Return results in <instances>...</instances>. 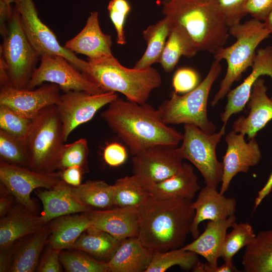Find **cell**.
Segmentation results:
<instances>
[{
  "label": "cell",
  "mask_w": 272,
  "mask_h": 272,
  "mask_svg": "<svg viewBox=\"0 0 272 272\" xmlns=\"http://www.w3.org/2000/svg\"><path fill=\"white\" fill-rule=\"evenodd\" d=\"M101 117L134 156L158 145L177 147L183 134L165 124L158 109L118 97L108 104Z\"/></svg>",
  "instance_id": "obj_1"
},
{
  "label": "cell",
  "mask_w": 272,
  "mask_h": 272,
  "mask_svg": "<svg viewBox=\"0 0 272 272\" xmlns=\"http://www.w3.org/2000/svg\"><path fill=\"white\" fill-rule=\"evenodd\" d=\"M191 200L159 199L149 196L139 209L138 237L154 252H163L184 246L190 233L195 211Z\"/></svg>",
  "instance_id": "obj_2"
},
{
  "label": "cell",
  "mask_w": 272,
  "mask_h": 272,
  "mask_svg": "<svg viewBox=\"0 0 272 272\" xmlns=\"http://www.w3.org/2000/svg\"><path fill=\"white\" fill-rule=\"evenodd\" d=\"M162 5L164 16L186 35L197 52L214 54L226 44L229 26L211 0H170Z\"/></svg>",
  "instance_id": "obj_3"
},
{
  "label": "cell",
  "mask_w": 272,
  "mask_h": 272,
  "mask_svg": "<svg viewBox=\"0 0 272 272\" xmlns=\"http://www.w3.org/2000/svg\"><path fill=\"white\" fill-rule=\"evenodd\" d=\"M87 61L86 68L81 72L88 80L104 92L120 93L126 100L140 104L146 103L152 91L162 84L160 74L152 66L142 70L127 68L113 55L88 59Z\"/></svg>",
  "instance_id": "obj_4"
},
{
  "label": "cell",
  "mask_w": 272,
  "mask_h": 272,
  "mask_svg": "<svg viewBox=\"0 0 272 272\" xmlns=\"http://www.w3.org/2000/svg\"><path fill=\"white\" fill-rule=\"evenodd\" d=\"M229 32L236 38L235 42L228 47L219 48L213 54L215 59L226 60L227 69L220 88L211 102L213 106L224 98L233 84L251 67L256 48L270 34L262 21L253 18L231 26Z\"/></svg>",
  "instance_id": "obj_5"
},
{
  "label": "cell",
  "mask_w": 272,
  "mask_h": 272,
  "mask_svg": "<svg viewBox=\"0 0 272 272\" xmlns=\"http://www.w3.org/2000/svg\"><path fill=\"white\" fill-rule=\"evenodd\" d=\"M222 70L220 61L215 59L204 79L192 91L180 95L174 91L157 108L163 122L168 124L194 125L208 133L216 132V126L208 117L210 93Z\"/></svg>",
  "instance_id": "obj_6"
},
{
  "label": "cell",
  "mask_w": 272,
  "mask_h": 272,
  "mask_svg": "<svg viewBox=\"0 0 272 272\" xmlns=\"http://www.w3.org/2000/svg\"><path fill=\"white\" fill-rule=\"evenodd\" d=\"M0 32L3 38L0 65L5 70L12 86L27 89L40 56L28 40L14 6Z\"/></svg>",
  "instance_id": "obj_7"
},
{
  "label": "cell",
  "mask_w": 272,
  "mask_h": 272,
  "mask_svg": "<svg viewBox=\"0 0 272 272\" xmlns=\"http://www.w3.org/2000/svg\"><path fill=\"white\" fill-rule=\"evenodd\" d=\"M26 142L30 169L47 173L57 170L64 141L56 105L45 107L33 119Z\"/></svg>",
  "instance_id": "obj_8"
},
{
  "label": "cell",
  "mask_w": 272,
  "mask_h": 272,
  "mask_svg": "<svg viewBox=\"0 0 272 272\" xmlns=\"http://www.w3.org/2000/svg\"><path fill=\"white\" fill-rule=\"evenodd\" d=\"M226 125H223L218 132L208 133L199 127L186 124L182 144L178 148L183 158L191 162L202 175L207 185L217 188L221 183L223 164L216 155V148L225 135Z\"/></svg>",
  "instance_id": "obj_9"
},
{
  "label": "cell",
  "mask_w": 272,
  "mask_h": 272,
  "mask_svg": "<svg viewBox=\"0 0 272 272\" xmlns=\"http://www.w3.org/2000/svg\"><path fill=\"white\" fill-rule=\"evenodd\" d=\"M21 16L25 34L40 56L59 55L64 57L80 72L84 70L88 61L61 46L55 34L40 20L33 0H12Z\"/></svg>",
  "instance_id": "obj_10"
},
{
  "label": "cell",
  "mask_w": 272,
  "mask_h": 272,
  "mask_svg": "<svg viewBox=\"0 0 272 272\" xmlns=\"http://www.w3.org/2000/svg\"><path fill=\"white\" fill-rule=\"evenodd\" d=\"M40 58V64L27 89H34L46 82L57 85L63 93L72 91H85L92 94L105 92L64 57L43 55Z\"/></svg>",
  "instance_id": "obj_11"
},
{
  "label": "cell",
  "mask_w": 272,
  "mask_h": 272,
  "mask_svg": "<svg viewBox=\"0 0 272 272\" xmlns=\"http://www.w3.org/2000/svg\"><path fill=\"white\" fill-rule=\"evenodd\" d=\"M183 160L177 147L155 145L133 156L132 171L148 191L152 185L176 174Z\"/></svg>",
  "instance_id": "obj_12"
},
{
  "label": "cell",
  "mask_w": 272,
  "mask_h": 272,
  "mask_svg": "<svg viewBox=\"0 0 272 272\" xmlns=\"http://www.w3.org/2000/svg\"><path fill=\"white\" fill-rule=\"evenodd\" d=\"M117 97L113 92L92 94L72 91L61 94L56 106L62 123L64 142L75 129L91 120L99 109Z\"/></svg>",
  "instance_id": "obj_13"
},
{
  "label": "cell",
  "mask_w": 272,
  "mask_h": 272,
  "mask_svg": "<svg viewBox=\"0 0 272 272\" xmlns=\"http://www.w3.org/2000/svg\"><path fill=\"white\" fill-rule=\"evenodd\" d=\"M61 171L53 172H36L26 167L1 160L0 180L15 199L32 213L36 211L31 198L32 192L38 188L51 189L61 180Z\"/></svg>",
  "instance_id": "obj_14"
},
{
  "label": "cell",
  "mask_w": 272,
  "mask_h": 272,
  "mask_svg": "<svg viewBox=\"0 0 272 272\" xmlns=\"http://www.w3.org/2000/svg\"><path fill=\"white\" fill-rule=\"evenodd\" d=\"M235 215L227 219L208 221L203 233L191 243L182 248L201 255L207 263L198 261L192 269L195 272H230L231 266L224 262L218 265V259L221 257L223 247L228 229L236 222Z\"/></svg>",
  "instance_id": "obj_15"
},
{
  "label": "cell",
  "mask_w": 272,
  "mask_h": 272,
  "mask_svg": "<svg viewBox=\"0 0 272 272\" xmlns=\"http://www.w3.org/2000/svg\"><path fill=\"white\" fill-rule=\"evenodd\" d=\"M245 134L232 130L225 137L227 148L223 157V174L220 192L224 194L232 179L239 173H247L250 167L257 165L262 158L255 138L245 140Z\"/></svg>",
  "instance_id": "obj_16"
},
{
  "label": "cell",
  "mask_w": 272,
  "mask_h": 272,
  "mask_svg": "<svg viewBox=\"0 0 272 272\" xmlns=\"http://www.w3.org/2000/svg\"><path fill=\"white\" fill-rule=\"evenodd\" d=\"M47 223L41 216L13 208L0 220V271H9L14 245L20 239L36 232Z\"/></svg>",
  "instance_id": "obj_17"
},
{
  "label": "cell",
  "mask_w": 272,
  "mask_h": 272,
  "mask_svg": "<svg viewBox=\"0 0 272 272\" xmlns=\"http://www.w3.org/2000/svg\"><path fill=\"white\" fill-rule=\"evenodd\" d=\"M60 90L53 83L43 84L32 90L18 89L11 85L1 86L0 105L8 106L33 119L45 107L57 103Z\"/></svg>",
  "instance_id": "obj_18"
},
{
  "label": "cell",
  "mask_w": 272,
  "mask_h": 272,
  "mask_svg": "<svg viewBox=\"0 0 272 272\" xmlns=\"http://www.w3.org/2000/svg\"><path fill=\"white\" fill-rule=\"evenodd\" d=\"M263 75L270 77L272 80L271 46L257 50L249 75L241 84L227 93V103L220 115L223 124H227L232 115L243 110L250 97L253 83ZM270 98L272 100V95Z\"/></svg>",
  "instance_id": "obj_19"
},
{
  "label": "cell",
  "mask_w": 272,
  "mask_h": 272,
  "mask_svg": "<svg viewBox=\"0 0 272 272\" xmlns=\"http://www.w3.org/2000/svg\"><path fill=\"white\" fill-rule=\"evenodd\" d=\"M247 104L248 115L239 117L232 128L237 132L247 134L251 139L272 120V100L267 95V87L261 78L253 83Z\"/></svg>",
  "instance_id": "obj_20"
},
{
  "label": "cell",
  "mask_w": 272,
  "mask_h": 272,
  "mask_svg": "<svg viewBox=\"0 0 272 272\" xmlns=\"http://www.w3.org/2000/svg\"><path fill=\"white\" fill-rule=\"evenodd\" d=\"M92 225L105 231L120 241L138 236L139 230V209L117 207L89 212Z\"/></svg>",
  "instance_id": "obj_21"
},
{
  "label": "cell",
  "mask_w": 272,
  "mask_h": 272,
  "mask_svg": "<svg viewBox=\"0 0 272 272\" xmlns=\"http://www.w3.org/2000/svg\"><path fill=\"white\" fill-rule=\"evenodd\" d=\"M191 206L195 216L190 233L195 239L199 235L198 226L201 222L223 220L234 215L237 203L234 198L226 197L218 192L216 187L206 185Z\"/></svg>",
  "instance_id": "obj_22"
},
{
  "label": "cell",
  "mask_w": 272,
  "mask_h": 272,
  "mask_svg": "<svg viewBox=\"0 0 272 272\" xmlns=\"http://www.w3.org/2000/svg\"><path fill=\"white\" fill-rule=\"evenodd\" d=\"M37 195L43 207L41 217L46 223L61 216L93 210L77 197L73 186L62 179L52 188L40 191Z\"/></svg>",
  "instance_id": "obj_23"
},
{
  "label": "cell",
  "mask_w": 272,
  "mask_h": 272,
  "mask_svg": "<svg viewBox=\"0 0 272 272\" xmlns=\"http://www.w3.org/2000/svg\"><path fill=\"white\" fill-rule=\"evenodd\" d=\"M64 46L74 53L86 55L88 59L113 55L111 37L102 31L97 11L91 13L84 28Z\"/></svg>",
  "instance_id": "obj_24"
},
{
  "label": "cell",
  "mask_w": 272,
  "mask_h": 272,
  "mask_svg": "<svg viewBox=\"0 0 272 272\" xmlns=\"http://www.w3.org/2000/svg\"><path fill=\"white\" fill-rule=\"evenodd\" d=\"M154 251L146 246L138 236L122 240L107 262L109 271L145 272Z\"/></svg>",
  "instance_id": "obj_25"
},
{
  "label": "cell",
  "mask_w": 272,
  "mask_h": 272,
  "mask_svg": "<svg viewBox=\"0 0 272 272\" xmlns=\"http://www.w3.org/2000/svg\"><path fill=\"white\" fill-rule=\"evenodd\" d=\"M199 189L198 178L192 166L183 162L176 174L152 185L148 191L150 196L159 199L191 200Z\"/></svg>",
  "instance_id": "obj_26"
},
{
  "label": "cell",
  "mask_w": 272,
  "mask_h": 272,
  "mask_svg": "<svg viewBox=\"0 0 272 272\" xmlns=\"http://www.w3.org/2000/svg\"><path fill=\"white\" fill-rule=\"evenodd\" d=\"M47 223L29 235L25 241L15 248L9 271L32 272L36 270L43 248L50 234V225Z\"/></svg>",
  "instance_id": "obj_27"
},
{
  "label": "cell",
  "mask_w": 272,
  "mask_h": 272,
  "mask_svg": "<svg viewBox=\"0 0 272 272\" xmlns=\"http://www.w3.org/2000/svg\"><path fill=\"white\" fill-rule=\"evenodd\" d=\"M50 225L49 244L61 250L72 249L81 235L92 226L89 212L58 217Z\"/></svg>",
  "instance_id": "obj_28"
},
{
  "label": "cell",
  "mask_w": 272,
  "mask_h": 272,
  "mask_svg": "<svg viewBox=\"0 0 272 272\" xmlns=\"http://www.w3.org/2000/svg\"><path fill=\"white\" fill-rule=\"evenodd\" d=\"M241 263L245 272H272V228L256 234L246 247Z\"/></svg>",
  "instance_id": "obj_29"
},
{
  "label": "cell",
  "mask_w": 272,
  "mask_h": 272,
  "mask_svg": "<svg viewBox=\"0 0 272 272\" xmlns=\"http://www.w3.org/2000/svg\"><path fill=\"white\" fill-rule=\"evenodd\" d=\"M170 29V21L164 16L157 23L148 26L143 31V35L146 41L147 48L133 68L145 69L159 62Z\"/></svg>",
  "instance_id": "obj_30"
},
{
  "label": "cell",
  "mask_w": 272,
  "mask_h": 272,
  "mask_svg": "<svg viewBox=\"0 0 272 272\" xmlns=\"http://www.w3.org/2000/svg\"><path fill=\"white\" fill-rule=\"evenodd\" d=\"M197 52L186 35L180 29L171 24V29L159 62L165 72L170 73L181 56L191 57Z\"/></svg>",
  "instance_id": "obj_31"
},
{
  "label": "cell",
  "mask_w": 272,
  "mask_h": 272,
  "mask_svg": "<svg viewBox=\"0 0 272 272\" xmlns=\"http://www.w3.org/2000/svg\"><path fill=\"white\" fill-rule=\"evenodd\" d=\"M121 242L108 233L92 226L81 235L72 249L100 258L111 257Z\"/></svg>",
  "instance_id": "obj_32"
},
{
  "label": "cell",
  "mask_w": 272,
  "mask_h": 272,
  "mask_svg": "<svg viewBox=\"0 0 272 272\" xmlns=\"http://www.w3.org/2000/svg\"><path fill=\"white\" fill-rule=\"evenodd\" d=\"M73 190L82 202L92 209L104 210L114 206L112 185L104 181L88 180L73 186Z\"/></svg>",
  "instance_id": "obj_33"
},
{
  "label": "cell",
  "mask_w": 272,
  "mask_h": 272,
  "mask_svg": "<svg viewBox=\"0 0 272 272\" xmlns=\"http://www.w3.org/2000/svg\"><path fill=\"white\" fill-rule=\"evenodd\" d=\"M114 206L140 208L146 202L149 194L133 175L116 180L112 185Z\"/></svg>",
  "instance_id": "obj_34"
},
{
  "label": "cell",
  "mask_w": 272,
  "mask_h": 272,
  "mask_svg": "<svg viewBox=\"0 0 272 272\" xmlns=\"http://www.w3.org/2000/svg\"><path fill=\"white\" fill-rule=\"evenodd\" d=\"M198 254L182 247L163 252H154L145 272H164L173 266L192 269L198 261Z\"/></svg>",
  "instance_id": "obj_35"
},
{
  "label": "cell",
  "mask_w": 272,
  "mask_h": 272,
  "mask_svg": "<svg viewBox=\"0 0 272 272\" xmlns=\"http://www.w3.org/2000/svg\"><path fill=\"white\" fill-rule=\"evenodd\" d=\"M0 157L1 161L29 167L30 159L26 139L16 137L0 129Z\"/></svg>",
  "instance_id": "obj_36"
},
{
  "label": "cell",
  "mask_w": 272,
  "mask_h": 272,
  "mask_svg": "<svg viewBox=\"0 0 272 272\" xmlns=\"http://www.w3.org/2000/svg\"><path fill=\"white\" fill-rule=\"evenodd\" d=\"M232 228L225 237L221 256L224 262L228 263H232L234 256L248 245L256 235L252 226L248 223H237L236 221Z\"/></svg>",
  "instance_id": "obj_37"
},
{
  "label": "cell",
  "mask_w": 272,
  "mask_h": 272,
  "mask_svg": "<svg viewBox=\"0 0 272 272\" xmlns=\"http://www.w3.org/2000/svg\"><path fill=\"white\" fill-rule=\"evenodd\" d=\"M89 148L87 140L81 138L62 148L57 165V170H63L73 166L81 167L84 172L88 170Z\"/></svg>",
  "instance_id": "obj_38"
},
{
  "label": "cell",
  "mask_w": 272,
  "mask_h": 272,
  "mask_svg": "<svg viewBox=\"0 0 272 272\" xmlns=\"http://www.w3.org/2000/svg\"><path fill=\"white\" fill-rule=\"evenodd\" d=\"M59 259L65 271L68 272L109 271L107 262L77 252L61 251Z\"/></svg>",
  "instance_id": "obj_39"
},
{
  "label": "cell",
  "mask_w": 272,
  "mask_h": 272,
  "mask_svg": "<svg viewBox=\"0 0 272 272\" xmlns=\"http://www.w3.org/2000/svg\"><path fill=\"white\" fill-rule=\"evenodd\" d=\"M33 119L27 118L11 108L0 105V129L17 137L26 139Z\"/></svg>",
  "instance_id": "obj_40"
},
{
  "label": "cell",
  "mask_w": 272,
  "mask_h": 272,
  "mask_svg": "<svg viewBox=\"0 0 272 272\" xmlns=\"http://www.w3.org/2000/svg\"><path fill=\"white\" fill-rule=\"evenodd\" d=\"M107 10L110 19L116 32V43L119 45L126 43L124 24L131 7L127 0H110Z\"/></svg>",
  "instance_id": "obj_41"
},
{
  "label": "cell",
  "mask_w": 272,
  "mask_h": 272,
  "mask_svg": "<svg viewBox=\"0 0 272 272\" xmlns=\"http://www.w3.org/2000/svg\"><path fill=\"white\" fill-rule=\"evenodd\" d=\"M223 14L229 28L246 16L244 8L248 0H211Z\"/></svg>",
  "instance_id": "obj_42"
},
{
  "label": "cell",
  "mask_w": 272,
  "mask_h": 272,
  "mask_svg": "<svg viewBox=\"0 0 272 272\" xmlns=\"http://www.w3.org/2000/svg\"><path fill=\"white\" fill-rule=\"evenodd\" d=\"M200 83L197 73L189 67L178 69L174 74L172 86L178 94L187 93L195 88Z\"/></svg>",
  "instance_id": "obj_43"
},
{
  "label": "cell",
  "mask_w": 272,
  "mask_h": 272,
  "mask_svg": "<svg viewBox=\"0 0 272 272\" xmlns=\"http://www.w3.org/2000/svg\"><path fill=\"white\" fill-rule=\"evenodd\" d=\"M61 250L49 245L39 262L36 271L38 272L61 271L59 255Z\"/></svg>",
  "instance_id": "obj_44"
},
{
  "label": "cell",
  "mask_w": 272,
  "mask_h": 272,
  "mask_svg": "<svg viewBox=\"0 0 272 272\" xmlns=\"http://www.w3.org/2000/svg\"><path fill=\"white\" fill-rule=\"evenodd\" d=\"M272 10V0H248L243 11L253 18L263 21Z\"/></svg>",
  "instance_id": "obj_45"
},
{
  "label": "cell",
  "mask_w": 272,
  "mask_h": 272,
  "mask_svg": "<svg viewBox=\"0 0 272 272\" xmlns=\"http://www.w3.org/2000/svg\"><path fill=\"white\" fill-rule=\"evenodd\" d=\"M103 157L108 165L115 167L122 164L125 161L127 153L122 145L113 143L106 147L104 150Z\"/></svg>",
  "instance_id": "obj_46"
},
{
  "label": "cell",
  "mask_w": 272,
  "mask_h": 272,
  "mask_svg": "<svg viewBox=\"0 0 272 272\" xmlns=\"http://www.w3.org/2000/svg\"><path fill=\"white\" fill-rule=\"evenodd\" d=\"M61 179L67 184L77 186L80 185L83 170L79 166H73L61 171Z\"/></svg>",
  "instance_id": "obj_47"
},
{
  "label": "cell",
  "mask_w": 272,
  "mask_h": 272,
  "mask_svg": "<svg viewBox=\"0 0 272 272\" xmlns=\"http://www.w3.org/2000/svg\"><path fill=\"white\" fill-rule=\"evenodd\" d=\"M2 184L1 185L0 217L6 216L14 208V197Z\"/></svg>",
  "instance_id": "obj_48"
},
{
  "label": "cell",
  "mask_w": 272,
  "mask_h": 272,
  "mask_svg": "<svg viewBox=\"0 0 272 272\" xmlns=\"http://www.w3.org/2000/svg\"><path fill=\"white\" fill-rule=\"evenodd\" d=\"M12 0H0V29L4 27L11 15Z\"/></svg>",
  "instance_id": "obj_49"
},
{
  "label": "cell",
  "mask_w": 272,
  "mask_h": 272,
  "mask_svg": "<svg viewBox=\"0 0 272 272\" xmlns=\"http://www.w3.org/2000/svg\"><path fill=\"white\" fill-rule=\"evenodd\" d=\"M272 190V172L266 182L258 191L255 199L253 210H255L261 203L262 200L270 193Z\"/></svg>",
  "instance_id": "obj_50"
},
{
  "label": "cell",
  "mask_w": 272,
  "mask_h": 272,
  "mask_svg": "<svg viewBox=\"0 0 272 272\" xmlns=\"http://www.w3.org/2000/svg\"><path fill=\"white\" fill-rule=\"evenodd\" d=\"M263 23L266 30L270 34H272V10L268 14Z\"/></svg>",
  "instance_id": "obj_51"
},
{
  "label": "cell",
  "mask_w": 272,
  "mask_h": 272,
  "mask_svg": "<svg viewBox=\"0 0 272 272\" xmlns=\"http://www.w3.org/2000/svg\"><path fill=\"white\" fill-rule=\"evenodd\" d=\"M169 1H170V0H162V3L164 4L165 3H166V2H168Z\"/></svg>",
  "instance_id": "obj_52"
}]
</instances>
